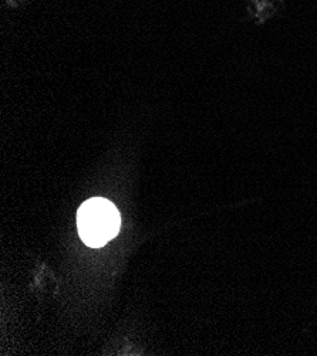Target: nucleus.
<instances>
[{"label":"nucleus","instance_id":"1","mask_svg":"<svg viewBox=\"0 0 317 356\" xmlns=\"http://www.w3.org/2000/svg\"><path fill=\"white\" fill-rule=\"evenodd\" d=\"M121 216L107 199L93 197L77 211V229L82 240L90 247H102L120 232Z\"/></svg>","mask_w":317,"mask_h":356},{"label":"nucleus","instance_id":"2","mask_svg":"<svg viewBox=\"0 0 317 356\" xmlns=\"http://www.w3.org/2000/svg\"><path fill=\"white\" fill-rule=\"evenodd\" d=\"M3 2H5V5H6L8 8H10V9H17V8H22V6L30 3L31 0H3Z\"/></svg>","mask_w":317,"mask_h":356}]
</instances>
